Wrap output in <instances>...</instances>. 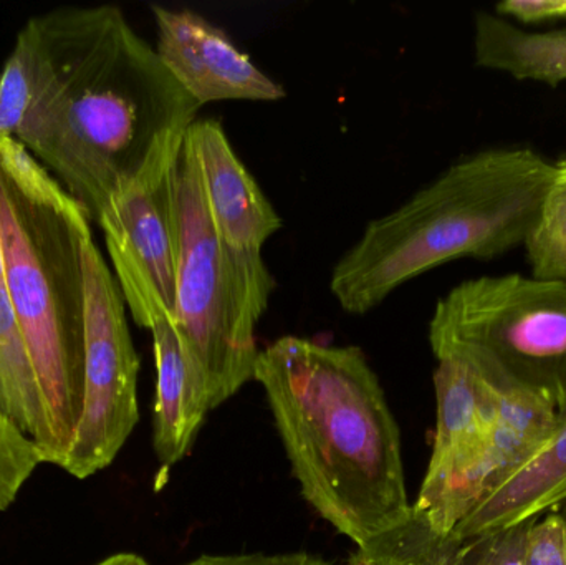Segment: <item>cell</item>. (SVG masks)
Returning a JSON list of instances; mask_svg holds the SVG:
<instances>
[{"instance_id": "cell-22", "label": "cell", "mask_w": 566, "mask_h": 565, "mask_svg": "<svg viewBox=\"0 0 566 565\" xmlns=\"http://www.w3.org/2000/svg\"><path fill=\"white\" fill-rule=\"evenodd\" d=\"M495 13L525 25L566 20V0H505L495 6Z\"/></svg>"}, {"instance_id": "cell-2", "label": "cell", "mask_w": 566, "mask_h": 565, "mask_svg": "<svg viewBox=\"0 0 566 565\" xmlns=\"http://www.w3.org/2000/svg\"><path fill=\"white\" fill-rule=\"evenodd\" d=\"M254 380L319 517L356 547L411 517L401 431L361 348L286 335L259 352Z\"/></svg>"}, {"instance_id": "cell-15", "label": "cell", "mask_w": 566, "mask_h": 565, "mask_svg": "<svg viewBox=\"0 0 566 565\" xmlns=\"http://www.w3.org/2000/svg\"><path fill=\"white\" fill-rule=\"evenodd\" d=\"M474 62L521 82L558 86L566 82V29L528 32L495 12H478Z\"/></svg>"}, {"instance_id": "cell-8", "label": "cell", "mask_w": 566, "mask_h": 565, "mask_svg": "<svg viewBox=\"0 0 566 565\" xmlns=\"http://www.w3.org/2000/svg\"><path fill=\"white\" fill-rule=\"evenodd\" d=\"M96 222L105 236L112 272L133 321L148 331L161 321L178 325L172 169L158 185L115 196Z\"/></svg>"}, {"instance_id": "cell-3", "label": "cell", "mask_w": 566, "mask_h": 565, "mask_svg": "<svg viewBox=\"0 0 566 565\" xmlns=\"http://www.w3.org/2000/svg\"><path fill=\"white\" fill-rule=\"evenodd\" d=\"M555 163L501 146L462 156L395 211L366 226L333 268L343 311L365 315L406 282L458 259H494L524 245Z\"/></svg>"}, {"instance_id": "cell-23", "label": "cell", "mask_w": 566, "mask_h": 565, "mask_svg": "<svg viewBox=\"0 0 566 565\" xmlns=\"http://www.w3.org/2000/svg\"><path fill=\"white\" fill-rule=\"evenodd\" d=\"M185 565H332L308 553L205 554Z\"/></svg>"}, {"instance_id": "cell-19", "label": "cell", "mask_w": 566, "mask_h": 565, "mask_svg": "<svg viewBox=\"0 0 566 565\" xmlns=\"http://www.w3.org/2000/svg\"><path fill=\"white\" fill-rule=\"evenodd\" d=\"M40 464L36 444L0 410V513L15 503Z\"/></svg>"}, {"instance_id": "cell-18", "label": "cell", "mask_w": 566, "mask_h": 565, "mask_svg": "<svg viewBox=\"0 0 566 565\" xmlns=\"http://www.w3.org/2000/svg\"><path fill=\"white\" fill-rule=\"evenodd\" d=\"M524 248L534 278L566 282V158L555 163L554 179Z\"/></svg>"}, {"instance_id": "cell-11", "label": "cell", "mask_w": 566, "mask_h": 565, "mask_svg": "<svg viewBox=\"0 0 566 565\" xmlns=\"http://www.w3.org/2000/svg\"><path fill=\"white\" fill-rule=\"evenodd\" d=\"M201 176L206 206L216 232L239 252L262 254L283 221L254 176L245 168L218 119H196L186 135Z\"/></svg>"}, {"instance_id": "cell-20", "label": "cell", "mask_w": 566, "mask_h": 565, "mask_svg": "<svg viewBox=\"0 0 566 565\" xmlns=\"http://www.w3.org/2000/svg\"><path fill=\"white\" fill-rule=\"evenodd\" d=\"M534 521L465 541L461 565H525L528 531Z\"/></svg>"}, {"instance_id": "cell-4", "label": "cell", "mask_w": 566, "mask_h": 565, "mask_svg": "<svg viewBox=\"0 0 566 565\" xmlns=\"http://www.w3.org/2000/svg\"><path fill=\"white\" fill-rule=\"evenodd\" d=\"M86 209L20 145L0 136L6 282L49 420L45 464L59 468L78 425L85 368Z\"/></svg>"}, {"instance_id": "cell-16", "label": "cell", "mask_w": 566, "mask_h": 565, "mask_svg": "<svg viewBox=\"0 0 566 565\" xmlns=\"http://www.w3.org/2000/svg\"><path fill=\"white\" fill-rule=\"evenodd\" d=\"M0 410L36 444L45 464L50 448L45 400L7 284H0Z\"/></svg>"}, {"instance_id": "cell-12", "label": "cell", "mask_w": 566, "mask_h": 565, "mask_svg": "<svg viewBox=\"0 0 566 565\" xmlns=\"http://www.w3.org/2000/svg\"><path fill=\"white\" fill-rule=\"evenodd\" d=\"M566 506V410L544 443L489 490L452 533L471 541Z\"/></svg>"}, {"instance_id": "cell-6", "label": "cell", "mask_w": 566, "mask_h": 565, "mask_svg": "<svg viewBox=\"0 0 566 565\" xmlns=\"http://www.w3.org/2000/svg\"><path fill=\"white\" fill-rule=\"evenodd\" d=\"M429 345L492 387L566 408V282L517 272L468 279L436 304Z\"/></svg>"}, {"instance_id": "cell-25", "label": "cell", "mask_w": 566, "mask_h": 565, "mask_svg": "<svg viewBox=\"0 0 566 565\" xmlns=\"http://www.w3.org/2000/svg\"><path fill=\"white\" fill-rule=\"evenodd\" d=\"M562 511H564V514L566 516V506L562 508Z\"/></svg>"}, {"instance_id": "cell-26", "label": "cell", "mask_w": 566, "mask_h": 565, "mask_svg": "<svg viewBox=\"0 0 566 565\" xmlns=\"http://www.w3.org/2000/svg\"><path fill=\"white\" fill-rule=\"evenodd\" d=\"M565 410H566V408H565ZM565 410H564V411H565Z\"/></svg>"}, {"instance_id": "cell-1", "label": "cell", "mask_w": 566, "mask_h": 565, "mask_svg": "<svg viewBox=\"0 0 566 565\" xmlns=\"http://www.w3.org/2000/svg\"><path fill=\"white\" fill-rule=\"evenodd\" d=\"M199 108L112 3L30 17L0 72V136L92 221L115 196L169 175Z\"/></svg>"}, {"instance_id": "cell-10", "label": "cell", "mask_w": 566, "mask_h": 565, "mask_svg": "<svg viewBox=\"0 0 566 565\" xmlns=\"http://www.w3.org/2000/svg\"><path fill=\"white\" fill-rule=\"evenodd\" d=\"M156 52L199 106L224 100L275 102L285 90L214 23L192 10L151 6Z\"/></svg>"}, {"instance_id": "cell-21", "label": "cell", "mask_w": 566, "mask_h": 565, "mask_svg": "<svg viewBox=\"0 0 566 565\" xmlns=\"http://www.w3.org/2000/svg\"><path fill=\"white\" fill-rule=\"evenodd\" d=\"M525 565H566L564 511H552L534 521L528 531Z\"/></svg>"}, {"instance_id": "cell-5", "label": "cell", "mask_w": 566, "mask_h": 565, "mask_svg": "<svg viewBox=\"0 0 566 565\" xmlns=\"http://www.w3.org/2000/svg\"><path fill=\"white\" fill-rule=\"evenodd\" d=\"M178 328L211 410L254 380L255 328L268 311L274 275L262 254L234 251L212 224L195 153L185 142L175 168Z\"/></svg>"}, {"instance_id": "cell-14", "label": "cell", "mask_w": 566, "mask_h": 565, "mask_svg": "<svg viewBox=\"0 0 566 565\" xmlns=\"http://www.w3.org/2000/svg\"><path fill=\"white\" fill-rule=\"evenodd\" d=\"M149 332L156 362L153 450L169 471L191 453L211 407L176 325L161 321Z\"/></svg>"}, {"instance_id": "cell-13", "label": "cell", "mask_w": 566, "mask_h": 565, "mask_svg": "<svg viewBox=\"0 0 566 565\" xmlns=\"http://www.w3.org/2000/svg\"><path fill=\"white\" fill-rule=\"evenodd\" d=\"M492 388L495 390L494 425L481 457L446 510L442 533H452L471 508L505 474L531 457L557 425V408L547 401L527 391Z\"/></svg>"}, {"instance_id": "cell-24", "label": "cell", "mask_w": 566, "mask_h": 565, "mask_svg": "<svg viewBox=\"0 0 566 565\" xmlns=\"http://www.w3.org/2000/svg\"><path fill=\"white\" fill-rule=\"evenodd\" d=\"M95 565H149L138 554L133 553H119L113 554V556L106 557V559L99 561Z\"/></svg>"}, {"instance_id": "cell-9", "label": "cell", "mask_w": 566, "mask_h": 565, "mask_svg": "<svg viewBox=\"0 0 566 565\" xmlns=\"http://www.w3.org/2000/svg\"><path fill=\"white\" fill-rule=\"evenodd\" d=\"M434 390V444L412 511L441 531L446 510L481 457L494 425L495 390L458 358L438 360Z\"/></svg>"}, {"instance_id": "cell-17", "label": "cell", "mask_w": 566, "mask_h": 565, "mask_svg": "<svg viewBox=\"0 0 566 565\" xmlns=\"http://www.w3.org/2000/svg\"><path fill=\"white\" fill-rule=\"evenodd\" d=\"M464 541L412 511L406 523L356 547L345 565H461Z\"/></svg>"}, {"instance_id": "cell-7", "label": "cell", "mask_w": 566, "mask_h": 565, "mask_svg": "<svg viewBox=\"0 0 566 565\" xmlns=\"http://www.w3.org/2000/svg\"><path fill=\"white\" fill-rule=\"evenodd\" d=\"M139 357L126 304L95 238L85 244V368L78 425L60 470L88 480L118 457L139 421Z\"/></svg>"}]
</instances>
